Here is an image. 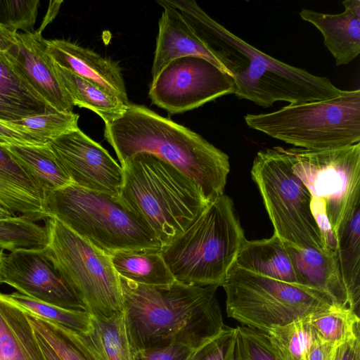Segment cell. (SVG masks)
Returning <instances> with one entry per match:
<instances>
[{
  "mask_svg": "<svg viewBox=\"0 0 360 360\" xmlns=\"http://www.w3.org/2000/svg\"><path fill=\"white\" fill-rule=\"evenodd\" d=\"M293 172L311 195V213L327 248L360 206V143L323 150L285 148Z\"/></svg>",
  "mask_w": 360,
  "mask_h": 360,
  "instance_id": "cell-7",
  "label": "cell"
},
{
  "mask_svg": "<svg viewBox=\"0 0 360 360\" xmlns=\"http://www.w3.org/2000/svg\"><path fill=\"white\" fill-rule=\"evenodd\" d=\"M236 329L233 360H283L266 333L248 326Z\"/></svg>",
  "mask_w": 360,
  "mask_h": 360,
  "instance_id": "cell-35",
  "label": "cell"
},
{
  "mask_svg": "<svg viewBox=\"0 0 360 360\" xmlns=\"http://www.w3.org/2000/svg\"><path fill=\"white\" fill-rule=\"evenodd\" d=\"M4 252V250L0 249V283H1V276H2V260Z\"/></svg>",
  "mask_w": 360,
  "mask_h": 360,
  "instance_id": "cell-46",
  "label": "cell"
},
{
  "mask_svg": "<svg viewBox=\"0 0 360 360\" xmlns=\"http://www.w3.org/2000/svg\"><path fill=\"white\" fill-rule=\"evenodd\" d=\"M191 25L223 70L232 79L235 94L268 108L275 102L297 104L322 101L342 90L326 77L290 65L257 49L210 17L195 1L162 0Z\"/></svg>",
  "mask_w": 360,
  "mask_h": 360,
  "instance_id": "cell-1",
  "label": "cell"
},
{
  "mask_svg": "<svg viewBox=\"0 0 360 360\" xmlns=\"http://www.w3.org/2000/svg\"><path fill=\"white\" fill-rule=\"evenodd\" d=\"M0 206L34 222L49 218L45 210L44 191L1 144Z\"/></svg>",
  "mask_w": 360,
  "mask_h": 360,
  "instance_id": "cell-17",
  "label": "cell"
},
{
  "mask_svg": "<svg viewBox=\"0 0 360 360\" xmlns=\"http://www.w3.org/2000/svg\"><path fill=\"white\" fill-rule=\"evenodd\" d=\"M237 329L224 326L209 341L195 349L188 360H233Z\"/></svg>",
  "mask_w": 360,
  "mask_h": 360,
  "instance_id": "cell-37",
  "label": "cell"
},
{
  "mask_svg": "<svg viewBox=\"0 0 360 360\" xmlns=\"http://www.w3.org/2000/svg\"><path fill=\"white\" fill-rule=\"evenodd\" d=\"M336 347L317 338L309 348L306 360H334Z\"/></svg>",
  "mask_w": 360,
  "mask_h": 360,
  "instance_id": "cell-40",
  "label": "cell"
},
{
  "mask_svg": "<svg viewBox=\"0 0 360 360\" xmlns=\"http://www.w3.org/2000/svg\"><path fill=\"white\" fill-rule=\"evenodd\" d=\"M35 331V330H34ZM37 338L39 342V345L41 349V351L44 354L46 360H60V359L56 353L52 349V347L49 345V344L46 341V340L38 334L36 331Z\"/></svg>",
  "mask_w": 360,
  "mask_h": 360,
  "instance_id": "cell-44",
  "label": "cell"
},
{
  "mask_svg": "<svg viewBox=\"0 0 360 360\" xmlns=\"http://www.w3.org/2000/svg\"><path fill=\"white\" fill-rule=\"evenodd\" d=\"M317 337L334 346L360 335V319L349 307L333 305L309 316Z\"/></svg>",
  "mask_w": 360,
  "mask_h": 360,
  "instance_id": "cell-29",
  "label": "cell"
},
{
  "mask_svg": "<svg viewBox=\"0 0 360 360\" xmlns=\"http://www.w3.org/2000/svg\"><path fill=\"white\" fill-rule=\"evenodd\" d=\"M49 145L72 184L119 195L122 167L104 148L79 128L51 140Z\"/></svg>",
  "mask_w": 360,
  "mask_h": 360,
  "instance_id": "cell-13",
  "label": "cell"
},
{
  "mask_svg": "<svg viewBox=\"0 0 360 360\" xmlns=\"http://www.w3.org/2000/svg\"><path fill=\"white\" fill-rule=\"evenodd\" d=\"M231 77L210 61L184 56L169 62L153 79L148 95L153 104L174 115L233 94Z\"/></svg>",
  "mask_w": 360,
  "mask_h": 360,
  "instance_id": "cell-12",
  "label": "cell"
},
{
  "mask_svg": "<svg viewBox=\"0 0 360 360\" xmlns=\"http://www.w3.org/2000/svg\"><path fill=\"white\" fill-rule=\"evenodd\" d=\"M6 53L48 103L58 111L72 112L74 105L62 84L41 33L16 32V41Z\"/></svg>",
  "mask_w": 360,
  "mask_h": 360,
  "instance_id": "cell-15",
  "label": "cell"
},
{
  "mask_svg": "<svg viewBox=\"0 0 360 360\" xmlns=\"http://www.w3.org/2000/svg\"><path fill=\"white\" fill-rule=\"evenodd\" d=\"M5 148L34 177L44 192L72 184L49 143L44 145H6Z\"/></svg>",
  "mask_w": 360,
  "mask_h": 360,
  "instance_id": "cell-27",
  "label": "cell"
},
{
  "mask_svg": "<svg viewBox=\"0 0 360 360\" xmlns=\"http://www.w3.org/2000/svg\"><path fill=\"white\" fill-rule=\"evenodd\" d=\"M251 176L274 227V234L298 249L329 250L311 213V195L293 172L285 148L276 146L258 151Z\"/></svg>",
  "mask_w": 360,
  "mask_h": 360,
  "instance_id": "cell-10",
  "label": "cell"
},
{
  "mask_svg": "<svg viewBox=\"0 0 360 360\" xmlns=\"http://www.w3.org/2000/svg\"><path fill=\"white\" fill-rule=\"evenodd\" d=\"M334 360H360V335L338 346Z\"/></svg>",
  "mask_w": 360,
  "mask_h": 360,
  "instance_id": "cell-41",
  "label": "cell"
},
{
  "mask_svg": "<svg viewBox=\"0 0 360 360\" xmlns=\"http://www.w3.org/2000/svg\"><path fill=\"white\" fill-rule=\"evenodd\" d=\"M123 314L134 354L181 344L196 349L225 326L217 285H141L120 276Z\"/></svg>",
  "mask_w": 360,
  "mask_h": 360,
  "instance_id": "cell-2",
  "label": "cell"
},
{
  "mask_svg": "<svg viewBox=\"0 0 360 360\" xmlns=\"http://www.w3.org/2000/svg\"><path fill=\"white\" fill-rule=\"evenodd\" d=\"M87 334L77 333L101 360H134L124 314L103 320L91 316Z\"/></svg>",
  "mask_w": 360,
  "mask_h": 360,
  "instance_id": "cell-28",
  "label": "cell"
},
{
  "mask_svg": "<svg viewBox=\"0 0 360 360\" xmlns=\"http://www.w3.org/2000/svg\"><path fill=\"white\" fill-rule=\"evenodd\" d=\"M234 265L255 274L298 284L285 245L275 234L269 238L245 239Z\"/></svg>",
  "mask_w": 360,
  "mask_h": 360,
  "instance_id": "cell-23",
  "label": "cell"
},
{
  "mask_svg": "<svg viewBox=\"0 0 360 360\" xmlns=\"http://www.w3.org/2000/svg\"><path fill=\"white\" fill-rule=\"evenodd\" d=\"M27 314L34 330L46 340L60 360H101L77 333Z\"/></svg>",
  "mask_w": 360,
  "mask_h": 360,
  "instance_id": "cell-31",
  "label": "cell"
},
{
  "mask_svg": "<svg viewBox=\"0 0 360 360\" xmlns=\"http://www.w3.org/2000/svg\"><path fill=\"white\" fill-rule=\"evenodd\" d=\"M5 297L25 313L64 327L79 334L91 328V316L85 310L69 309L30 298L20 292L4 294Z\"/></svg>",
  "mask_w": 360,
  "mask_h": 360,
  "instance_id": "cell-30",
  "label": "cell"
},
{
  "mask_svg": "<svg viewBox=\"0 0 360 360\" xmlns=\"http://www.w3.org/2000/svg\"><path fill=\"white\" fill-rule=\"evenodd\" d=\"M45 210L49 217L57 219L110 255L161 248L150 226L119 195L70 184L45 192Z\"/></svg>",
  "mask_w": 360,
  "mask_h": 360,
  "instance_id": "cell-6",
  "label": "cell"
},
{
  "mask_svg": "<svg viewBox=\"0 0 360 360\" xmlns=\"http://www.w3.org/2000/svg\"><path fill=\"white\" fill-rule=\"evenodd\" d=\"M160 250L120 251L110 255L119 276L146 285H168L176 281Z\"/></svg>",
  "mask_w": 360,
  "mask_h": 360,
  "instance_id": "cell-25",
  "label": "cell"
},
{
  "mask_svg": "<svg viewBox=\"0 0 360 360\" xmlns=\"http://www.w3.org/2000/svg\"><path fill=\"white\" fill-rule=\"evenodd\" d=\"M39 6L38 0H0V23L14 32H30Z\"/></svg>",
  "mask_w": 360,
  "mask_h": 360,
  "instance_id": "cell-36",
  "label": "cell"
},
{
  "mask_svg": "<svg viewBox=\"0 0 360 360\" xmlns=\"http://www.w3.org/2000/svg\"><path fill=\"white\" fill-rule=\"evenodd\" d=\"M120 165L119 196L147 223L161 247L183 233L210 202L195 182L153 155L138 153Z\"/></svg>",
  "mask_w": 360,
  "mask_h": 360,
  "instance_id": "cell-4",
  "label": "cell"
},
{
  "mask_svg": "<svg viewBox=\"0 0 360 360\" xmlns=\"http://www.w3.org/2000/svg\"><path fill=\"white\" fill-rule=\"evenodd\" d=\"M16 41V32H14L0 23V51H8Z\"/></svg>",
  "mask_w": 360,
  "mask_h": 360,
  "instance_id": "cell-42",
  "label": "cell"
},
{
  "mask_svg": "<svg viewBox=\"0 0 360 360\" xmlns=\"http://www.w3.org/2000/svg\"><path fill=\"white\" fill-rule=\"evenodd\" d=\"M54 63L116 96L125 105L128 97L121 68L117 63L94 51L63 39H46Z\"/></svg>",
  "mask_w": 360,
  "mask_h": 360,
  "instance_id": "cell-16",
  "label": "cell"
},
{
  "mask_svg": "<svg viewBox=\"0 0 360 360\" xmlns=\"http://www.w3.org/2000/svg\"><path fill=\"white\" fill-rule=\"evenodd\" d=\"M285 247L298 284L326 294L335 305L349 307L334 251L298 249L287 245Z\"/></svg>",
  "mask_w": 360,
  "mask_h": 360,
  "instance_id": "cell-20",
  "label": "cell"
},
{
  "mask_svg": "<svg viewBox=\"0 0 360 360\" xmlns=\"http://www.w3.org/2000/svg\"><path fill=\"white\" fill-rule=\"evenodd\" d=\"M342 4L345 11L338 14L307 8L300 12L303 20L321 32L325 46L338 66L349 64L360 53V1L345 0Z\"/></svg>",
  "mask_w": 360,
  "mask_h": 360,
  "instance_id": "cell-18",
  "label": "cell"
},
{
  "mask_svg": "<svg viewBox=\"0 0 360 360\" xmlns=\"http://www.w3.org/2000/svg\"><path fill=\"white\" fill-rule=\"evenodd\" d=\"M63 3V1H50V5L48 9V12L42 21V24L40 28L37 30V32L41 33L42 30L45 28V27L53 20L55 16L57 15L59 8L60 7V4Z\"/></svg>",
  "mask_w": 360,
  "mask_h": 360,
  "instance_id": "cell-43",
  "label": "cell"
},
{
  "mask_svg": "<svg viewBox=\"0 0 360 360\" xmlns=\"http://www.w3.org/2000/svg\"><path fill=\"white\" fill-rule=\"evenodd\" d=\"M245 239L232 200L222 194L160 251L176 281L219 287L234 266Z\"/></svg>",
  "mask_w": 360,
  "mask_h": 360,
  "instance_id": "cell-5",
  "label": "cell"
},
{
  "mask_svg": "<svg viewBox=\"0 0 360 360\" xmlns=\"http://www.w3.org/2000/svg\"><path fill=\"white\" fill-rule=\"evenodd\" d=\"M79 115L73 112L49 111L19 120L2 122L6 126L32 135L45 143L78 129Z\"/></svg>",
  "mask_w": 360,
  "mask_h": 360,
  "instance_id": "cell-33",
  "label": "cell"
},
{
  "mask_svg": "<svg viewBox=\"0 0 360 360\" xmlns=\"http://www.w3.org/2000/svg\"><path fill=\"white\" fill-rule=\"evenodd\" d=\"M1 283L30 298L69 309L84 310L58 270L42 250L4 253Z\"/></svg>",
  "mask_w": 360,
  "mask_h": 360,
  "instance_id": "cell-14",
  "label": "cell"
},
{
  "mask_svg": "<svg viewBox=\"0 0 360 360\" xmlns=\"http://www.w3.org/2000/svg\"><path fill=\"white\" fill-rule=\"evenodd\" d=\"M56 110L32 86L6 52L0 51V121Z\"/></svg>",
  "mask_w": 360,
  "mask_h": 360,
  "instance_id": "cell-21",
  "label": "cell"
},
{
  "mask_svg": "<svg viewBox=\"0 0 360 360\" xmlns=\"http://www.w3.org/2000/svg\"><path fill=\"white\" fill-rule=\"evenodd\" d=\"M16 216L15 214L11 213L2 206H0V219H6L11 217Z\"/></svg>",
  "mask_w": 360,
  "mask_h": 360,
  "instance_id": "cell-45",
  "label": "cell"
},
{
  "mask_svg": "<svg viewBox=\"0 0 360 360\" xmlns=\"http://www.w3.org/2000/svg\"><path fill=\"white\" fill-rule=\"evenodd\" d=\"M195 349L181 344L136 352L134 360H188Z\"/></svg>",
  "mask_w": 360,
  "mask_h": 360,
  "instance_id": "cell-38",
  "label": "cell"
},
{
  "mask_svg": "<svg viewBox=\"0 0 360 360\" xmlns=\"http://www.w3.org/2000/svg\"><path fill=\"white\" fill-rule=\"evenodd\" d=\"M0 360H46L27 314L1 292Z\"/></svg>",
  "mask_w": 360,
  "mask_h": 360,
  "instance_id": "cell-22",
  "label": "cell"
},
{
  "mask_svg": "<svg viewBox=\"0 0 360 360\" xmlns=\"http://www.w3.org/2000/svg\"><path fill=\"white\" fill-rule=\"evenodd\" d=\"M221 286L226 295L228 316L266 333L335 305L328 295L316 290L235 265Z\"/></svg>",
  "mask_w": 360,
  "mask_h": 360,
  "instance_id": "cell-11",
  "label": "cell"
},
{
  "mask_svg": "<svg viewBox=\"0 0 360 360\" xmlns=\"http://www.w3.org/2000/svg\"><path fill=\"white\" fill-rule=\"evenodd\" d=\"M104 136L120 164L136 154L149 153L191 179L208 202L224 194L230 172L228 155L146 106L129 103L122 115L105 123Z\"/></svg>",
  "mask_w": 360,
  "mask_h": 360,
  "instance_id": "cell-3",
  "label": "cell"
},
{
  "mask_svg": "<svg viewBox=\"0 0 360 360\" xmlns=\"http://www.w3.org/2000/svg\"><path fill=\"white\" fill-rule=\"evenodd\" d=\"M334 252L349 307L359 316L360 206L341 230Z\"/></svg>",
  "mask_w": 360,
  "mask_h": 360,
  "instance_id": "cell-24",
  "label": "cell"
},
{
  "mask_svg": "<svg viewBox=\"0 0 360 360\" xmlns=\"http://www.w3.org/2000/svg\"><path fill=\"white\" fill-rule=\"evenodd\" d=\"M48 143L27 134L6 126L0 121V144L6 145H44Z\"/></svg>",
  "mask_w": 360,
  "mask_h": 360,
  "instance_id": "cell-39",
  "label": "cell"
},
{
  "mask_svg": "<svg viewBox=\"0 0 360 360\" xmlns=\"http://www.w3.org/2000/svg\"><path fill=\"white\" fill-rule=\"evenodd\" d=\"M247 125L274 139L308 150L360 143V90L331 98L288 104L268 113L247 114Z\"/></svg>",
  "mask_w": 360,
  "mask_h": 360,
  "instance_id": "cell-8",
  "label": "cell"
},
{
  "mask_svg": "<svg viewBox=\"0 0 360 360\" xmlns=\"http://www.w3.org/2000/svg\"><path fill=\"white\" fill-rule=\"evenodd\" d=\"M266 334L283 360H306L309 348L318 338L309 316L273 328Z\"/></svg>",
  "mask_w": 360,
  "mask_h": 360,
  "instance_id": "cell-32",
  "label": "cell"
},
{
  "mask_svg": "<svg viewBox=\"0 0 360 360\" xmlns=\"http://www.w3.org/2000/svg\"><path fill=\"white\" fill-rule=\"evenodd\" d=\"M157 3L163 8V11L158 23V34L151 69L153 79L169 62L184 56L203 58L223 70L181 14L165 4L162 0L157 1Z\"/></svg>",
  "mask_w": 360,
  "mask_h": 360,
  "instance_id": "cell-19",
  "label": "cell"
},
{
  "mask_svg": "<svg viewBox=\"0 0 360 360\" xmlns=\"http://www.w3.org/2000/svg\"><path fill=\"white\" fill-rule=\"evenodd\" d=\"M62 84L73 105L91 110L108 123L124 111L127 105L98 85L55 63Z\"/></svg>",
  "mask_w": 360,
  "mask_h": 360,
  "instance_id": "cell-26",
  "label": "cell"
},
{
  "mask_svg": "<svg viewBox=\"0 0 360 360\" xmlns=\"http://www.w3.org/2000/svg\"><path fill=\"white\" fill-rule=\"evenodd\" d=\"M48 244L45 227L25 217L14 216L0 219V249L42 250Z\"/></svg>",
  "mask_w": 360,
  "mask_h": 360,
  "instance_id": "cell-34",
  "label": "cell"
},
{
  "mask_svg": "<svg viewBox=\"0 0 360 360\" xmlns=\"http://www.w3.org/2000/svg\"><path fill=\"white\" fill-rule=\"evenodd\" d=\"M44 251L90 316L106 320L123 313L120 276L111 257L54 217L45 220Z\"/></svg>",
  "mask_w": 360,
  "mask_h": 360,
  "instance_id": "cell-9",
  "label": "cell"
}]
</instances>
